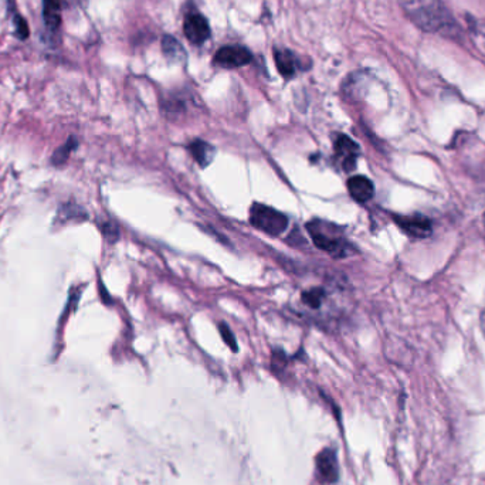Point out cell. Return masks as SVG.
<instances>
[{
	"instance_id": "cell-13",
	"label": "cell",
	"mask_w": 485,
	"mask_h": 485,
	"mask_svg": "<svg viewBox=\"0 0 485 485\" xmlns=\"http://www.w3.org/2000/svg\"><path fill=\"white\" fill-rule=\"evenodd\" d=\"M162 53H163L165 58L168 61H172V63L185 61L186 56H188V53L183 48V46L180 44V41L170 34H165L162 37Z\"/></svg>"
},
{
	"instance_id": "cell-15",
	"label": "cell",
	"mask_w": 485,
	"mask_h": 485,
	"mask_svg": "<svg viewBox=\"0 0 485 485\" xmlns=\"http://www.w3.org/2000/svg\"><path fill=\"white\" fill-rule=\"evenodd\" d=\"M9 3L11 4V20H13V26H14V36L19 39V40H26L29 39L30 36V29H29V24L26 21V19L19 14L16 11V6H14V0H9Z\"/></svg>"
},
{
	"instance_id": "cell-4",
	"label": "cell",
	"mask_w": 485,
	"mask_h": 485,
	"mask_svg": "<svg viewBox=\"0 0 485 485\" xmlns=\"http://www.w3.org/2000/svg\"><path fill=\"white\" fill-rule=\"evenodd\" d=\"M252 61V54L248 48L242 46H225L216 51L213 57V64L220 68H240Z\"/></svg>"
},
{
	"instance_id": "cell-14",
	"label": "cell",
	"mask_w": 485,
	"mask_h": 485,
	"mask_svg": "<svg viewBox=\"0 0 485 485\" xmlns=\"http://www.w3.org/2000/svg\"><path fill=\"white\" fill-rule=\"evenodd\" d=\"M318 469L322 476V479L328 483H332L337 480V461L335 454L330 450L324 451L318 457Z\"/></svg>"
},
{
	"instance_id": "cell-2",
	"label": "cell",
	"mask_w": 485,
	"mask_h": 485,
	"mask_svg": "<svg viewBox=\"0 0 485 485\" xmlns=\"http://www.w3.org/2000/svg\"><path fill=\"white\" fill-rule=\"evenodd\" d=\"M307 230L314 244L335 258L352 255L355 247L348 242L344 230L327 220L314 219L307 223Z\"/></svg>"
},
{
	"instance_id": "cell-12",
	"label": "cell",
	"mask_w": 485,
	"mask_h": 485,
	"mask_svg": "<svg viewBox=\"0 0 485 485\" xmlns=\"http://www.w3.org/2000/svg\"><path fill=\"white\" fill-rule=\"evenodd\" d=\"M188 148H189V152L193 156V159L202 168L209 166L212 163V160L215 159V156H216V149L210 143H208V142H205L202 139L193 141Z\"/></svg>"
},
{
	"instance_id": "cell-10",
	"label": "cell",
	"mask_w": 485,
	"mask_h": 485,
	"mask_svg": "<svg viewBox=\"0 0 485 485\" xmlns=\"http://www.w3.org/2000/svg\"><path fill=\"white\" fill-rule=\"evenodd\" d=\"M63 0H43V19L50 34L56 36L61 27Z\"/></svg>"
},
{
	"instance_id": "cell-3",
	"label": "cell",
	"mask_w": 485,
	"mask_h": 485,
	"mask_svg": "<svg viewBox=\"0 0 485 485\" xmlns=\"http://www.w3.org/2000/svg\"><path fill=\"white\" fill-rule=\"evenodd\" d=\"M250 223L265 235L280 236L288 228V218L277 209L254 203L250 208Z\"/></svg>"
},
{
	"instance_id": "cell-11",
	"label": "cell",
	"mask_w": 485,
	"mask_h": 485,
	"mask_svg": "<svg viewBox=\"0 0 485 485\" xmlns=\"http://www.w3.org/2000/svg\"><path fill=\"white\" fill-rule=\"evenodd\" d=\"M348 192L354 200L364 203L374 195V186L370 179L362 175H355L348 180Z\"/></svg>"
},
{
	"instance_id": "cell-8",
	"label": "cell",
	"mask_w": 485,
	"mask_h": 485,
	"mask_svg": "<svg viewBox=\"0 0 485 485\" xmlns=\"http://www.w3.org/2000/svg\"><path fill=\"white\" fill-rule=\"evenodd\" d=\"M274 61L278 73L285 80H291L302 70V63L300 57L288 48H274Z\"/></svg>"
},
{
	"instance_id": "cell-17",
	"label": "cell",
	"mask_w": 485,
	"mask_h": 485,
	"mask_svg": "<svg viewBox=\"0 0 485 485\" xmlns=\"http://www.w3.org/2000/svg\"><path fill=\"white\" fill-rule=\"evenodd\" d=\"M219 331H220V334H222L223 341L228 344V347L236 352V351H238V341H236V337H235V334L232 332V330H230L226 324L222 322V324L219 325Z\"/></svg>"
},
{
	"instance_id": "cell-19",
	"label": "cell",
	"mask_w": 485,
	"mask_h": 485,
	"mask_svg": "<svg viewBox=\"0 0 485 485\" xmlns=\"http://www.w3.org/2000/svg\"><path fill=\"white\" fill-rule=\"evenodd\" d=\"M77 1H81V3H83V1H86V0H77Z\"/></svg>"
},
{
	"instance_id": "cell-5",
	"label": "cell",
	"mask_w": 485,
	"mask_h": 485,
	"mask_svg": "<svg viewBox=\"0 0 485 485\" xmlns=\"http://www.w3.org/2000/svg\"><path fill=\"white\" fill-rule=\"evenodd\" d=\"M183 33L193 46H202L210 37L208 19L200 13H190L185 17Z\"/></svg>"
},
{
	"instance_id": "cell-7",
	"label": "cell",
	"mask_w": 485,
	"mask_h": 485,
	"mask_svg": "<svg viewBox=\"0 0 485 485\" xmlns=\"http://www.w3.org/2000/svg\"><path fill=\"white\" fill-rule=\"evenodd\" d=\"M334 148L337 155L342 160L345 172H352L357 168V160L359 156V145L352 141L348 135L340 133L334 141Z\"/></svg>"
},
{
	"instance_id": "cell-18",
	"label": "cell",
	"mask_w": 485,
	"mask_h": 485,
	"mask_svg": "<svg viewBox=\"0 0 485 485\" xmlns=\"http://www.w3.org/2000/svg\"><path fill=\"white\" fill-rule=\"evenodd\" d=\"M480 327H481V332L485 338V310L481 312V318H480Z\"/></svg>"
},
{
	"instance_id": "cell-6",
	"label": "cell",
	"mask_w": 485,
	"mask_h": 485,
	"mask_svg": "<svg viewBox=\"0 0 485 485\" xmlns=\"http://www.w3.org/2000/svg\"><path fill=\"white\" fill-rule=\"evenodd\" d=\"M394 223L410 238L414 239H426L432 235L433 228L430 219L422 216V215H413V216H393Z\"/></svg>"
},
{
	"instance_id": "cell-9",
	"label": "cell",
	"mask_w": 485,
	"mask_h": 485,
	"mask_svg": "<svg viewBox=\"0 0 485 485\" xmlns=\"http://www.w3.org/2000/svg\"><path fill=\"white\" fill-rule=\"evenodd\" d=\"M328 300V291L325 287H311L301 292L300 302L307 312H320Z\"/></svg>"
},
{
	"instance_id": "cell-1",
	"label": "cell",
	"mask_w": 485,
	"mask_h": 485,
	"mask_svg": "<svg viewBox=\"0 0 485 485\" xmlns=\"http://www.w3.org/2000/svg\"><path fill=\"white\" fill-rule=\"evenodd\" d=\"M407 19L422 31L461 41L463 29L443 0H402Z\"/></svg>"
},
{
	"instance_id": "cell-20",
	"label": "cell",
	"mask_w": 485,
	"mask_h": 485,
	"mask_svg": "<svg viewBox=\"0 0 485 485\" xmlns=\"http://www.w3.org/2000/svg\"><path fill=\"white\" fill-rule=\"evenodd\" d=\"M484 226H485V215H484Z\"/></svg>"
},
{
	"instance_id": "cell-16",
	"label": "cell",
	"mask_w": 485,
	"mask_h": 485,
	"mask_svg": "<svg viewBox=\"0 0 485 485\" xmlns=\"http://www.w3.org/2000/svg\"><path fill=\"white\" fill-rule=\"evenodd\" d=\"M76 146H77L76 139H74V138L68 139L63 146H60V148L54 152V155H53V158H51V162H53L54 165H63V163L68 159L71 150H73Z\"/></svg>"
}]
</instances>
